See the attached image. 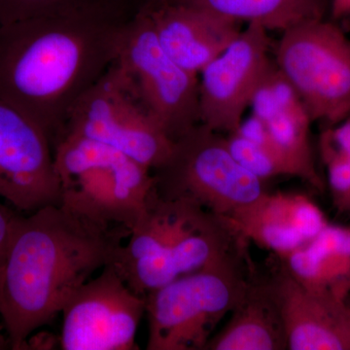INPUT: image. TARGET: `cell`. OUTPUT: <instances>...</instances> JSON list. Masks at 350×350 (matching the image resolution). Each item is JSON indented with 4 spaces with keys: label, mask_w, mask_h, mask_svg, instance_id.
<instances>
[{
    "label": "cell",
    "mask_w": 350,
    "mask_h": 350,
    "mask_svg": "<svg viewBox=\"0 0 350 350\" xmlns=\"http://www.w3.org/2000/svg\"><path fill=\"white\" fill-rule=\"evenodd\" d=\"M319 151L334 208L350 214V114L337 125L324 126Z\"/></svg>",
    "instance_id": "obj_21"
},
{
    "label": "cell",
    "mask_w": 350,
    "mask_h": 350,
    "mask_svg": "<svg viewBox=\"0 0 350 350\" xmlns=\"http://www.w3.org/2000/svg\"><path fill=\"white\" fill-rule=\"evenodd\" d=\"M227 217L246 241L283 256L305 245L329 224L325 213L301 193H262Z\"/></svg>",
    "instance_id": "obj_15"
},
{
    "label": "cell",
    "mask_w": 350,
    "mask_h": 350,
    "mask_svg": "<svg viewBox=\"0 0 350 350\" xmlns=\"http://www.w3.org/2000/svg\"><path fill=\"white\" fill-rule=\"evenodd\" d=\"M250 250L182 276L145 296L148 350H206L255 271Z\"/></svg>",
    "instance_id": "obj_5"
},
{
    "label": "cell",
    "mask_w": 350,
    "mask_h": 350,
    "mask_svg": "<svg viewBox=\"0 0 350 350\" xmlns=\"http://www.w3.org/2000/svg\"><path fill=\"white\" fill-rule=\"evenodd\" d=\"M276 66L312 122L337 125L350 114V39L333 21H308L282 32Z\"/></svg>",
    "instance_id": "obj_7"
},
{
    "label": "cell",
    "mask_w": 350,
    "mask_h": 350,
    "mask_svg": "<svg viewBox=\"0 0 350 350\" xmlns=\"http://www.w3.org/2000/svg\"><path fill=\"white\" fill-rule=\"evenodd\" d=\"M61 204L98 224L131 231L155 186L148 167L101 142L66 133L54 147Z\"/></svg>",
    "instance_id": "obj_4"
},
{
    "label": "cell",
    "mask_w": 350,
    "mask_h": 350,
    "mask_svg": "<svg viewBox=\"0 0 350 350\" xmlns=\"http://www.w3.org/2000/svg\"><path fill=\"white\" fill-rule=\"evenodd\" d=\"M268 31L248 24L199 75L200 124L228 135L237 131L258 87L273 66Z\"/></svg>",
    "instance_id": "obj_11"
},
{
    "label": "cell",
    "mask_w": 350,
    "mask_h": 350,
    "mask_svg": "<svg viewBox=\"0 0 350 350\" xmlns=\"http://www.w3.org/2000/svg\"><path fill=\"white\" fill-rule=\"evenodd\" d=\"M140 11L148 16L167 56L196 75L243 31L239 23L172 0H157Z\"/></svg>",
    "instance_id": "obj_14"
},
{
    "label": "cell",
    "mask_w": 350,
    "mask_h": 350,
    "mask_svg": "<svg viewBox=\"0 0 350 350\" xmlns=\"http://www.w3.org/2000/svg\"><path fill=\"white\" fill-rule=\"evenodd\" d=\"M239 24H259L283 32L308 21L325 19L331 0H172Z\"/></svg>",
    "instance_id": "obj_19"
},
{
    "label": "cell",
    "mask_w": 350,
    "mask_h": 350,
    "mask_svg": "<svg viewBox=\"0 0 350 350\" xmlns=\"http://www.w3.org/2000/svg\"><path fill=\"white\" fill-rule=\"evenodd\" d=\"M269 284L282 313L289 350H350L345 301L306 289L278 265Z\"/></svg>",
    "instance_id": "obj_16"
},
{
    "label": "cell",
    "mask_w": 350,
    "mask_h": 350,
    "mask_svg": "<svg viewBox=\"0 0 350 350\" xmlns=\"http://www.w3.org/2000/svg\"><path fill=\"white\" fill-rule=\"evenodd\" d=\"M10 349V345H9V340L3 334L0 332V350H5Z\"/></svg>",
    "instance_id": "obj_26"
},
{
    "label": "cell",
    "mask_w": 350,
    "mask_h": 350,
    "mask_svg": "<svg viewBox=\"0 0 350 350\" xmlns=\"http://www.w3.org/2000/svg\"><path fill=\"white\" fill-rule=\"evenodd\" d=\"M130 234L62 204L21 214L0 269V317L10 349L24 350L94 273L112 264Z\"/></svg>",
    "instance_id": "obj_2"
},
{
    "label": "cell",
    "mask_w": 350,
    "mask_h": 350,
    "mask_svg": "<svg viewBox=\"0 0 350 350\" xmlns=\"http://www.w3.org/2000/svg\"><path fill=\"white\" fill-rule=\"evenodd\" d=\"M114 63L172 142L200 124L199 75L167 56L144 11L122 29Z\"/></svg>",
    "instance_id": "obj_8"
},
{
    "label": "cell",
    "mask_w": 350,
    "mask_h": 350,
    "mask_svg": "<svg viewBox=\"0 0 350 350\" xmlns=\"http://www.w3.org/2000/svg\"><path fill=\"white\" fill-rule=\"evenodd\" d=\"M330 12L334 21L350 17V0H331Z\"/></svg>",
    "instance_id": "obj_24"
},
{
    "label": "cell",
    "mask_w": 350,
    "mask_h": 350,
    "mask_svg": "<svg viewBox=\"0 0 350 350\" xmlns=\"http://www.w3.org/2000/svg\"><path fill=\"white\" fill-rule=\"evenodd\" d=\"M21 213L0 200V269L5 259L7 250Z\"/></svg>",
    "instance_id": "obj_23"
},
{
    "label": "cell",
    "mask_w": 350,
    "mask_h": 350,
    "mask_svg": "<svg viewBox=\"0 0 350 350\" xmlns=\"http://www.w3.org/2000/svg\"><path fill=\"white\" fill-rule=\"evenodd\" d=\"M113 1L133 16L142 10L144 7L148 6L149 4L157 1V0H113Z\"/></svg>",
    "instance_id": "obj_25"
},
{
    "label": "cell",
    "mask_w": 350,
    "mask_h": 350,
    "mask_svg": "<svg viewBox=\"0 0 350 350\" xmlns=\"http://www.w3.org/2000/svg\"><path fill=\"white\" fill-rule=\"evenodd\" d=\"M107 1L114 2L113 0H0V25L72 12Z\"/></svg>",
    "instance_id": "obj_22"
},
{
    "label": "cell",
    "mask_w": 350,
    "mask_h": 350,
    "mask_svg": "<svg viewBox=\"0 0 350 350\" xmlns=\"http://www.w3.org/2000/svg\"><path fill=\"white\" fill-rule=\"evenodd\" d=\"M250 243L227 216L192 200L163 198L154 186L111 265L133 292L145 297L246 252Z\"/></svg>",
    "instance_id": "obj_3"
},
{
    "label": "cell",
    "mask_w": 350,
    "mask_h": 350,
    "mask_svg": "<svg viewBox=\"0 0 350 350\" xmlns=\"http://www.w3.org/2000/svg\"><path fill=\"white\" fill-rule=\"evenodd\" d=\"M145 297L133 292L111 264L83 284L64 306L63 350H137Z\"/></svg>",
    "instance_id": "obj_10"
},
{
    "label": "cell",
    "mask_w": 350,
    "mask_h": 350,
    "mask_svg": "<svg viewBox=\"0 0 350 350\" xmlns=\"http://www.w3.org/2000/svg\"><path fill=\"white\" fill-rule=\"evenodd\" d=\"M232 156L246 170L262 182L278 176H293L284 158L276 149L266 129L251 115L238 130L225 135Z\"/></svg>",
    "instance_id": "obj_20"
},
{
    "label": "cell",
    "mask_w": 350,
    "mask_h": 350,
    "mask_svg": "<svg viewBox=\"0 0 350 350\" xmlns=\"http://www.w3.org/2000/svg\"><path fill=\"white\" fill-rule=\"evenodd\" d=\"M0 198L24 214L61 204L50 138L33 120L1 98Z\"/></svg>",
    "instance_id": "obj_12"
},
{
    "label": "cell",
    "mask_w": 350,
    "mask_h": 350,
    "mask_svg": "<svg viewBox=\"0 0 350 350\" xmlns=\"http://www.w3.org/2000/svg\"><path fill=\"white\" fill-rule=\"evenodd\" d=\"M345 306L347 308V319H349V345H350V293L347 295L345 299Z\"/></svg>",
    "instance_id": "obj_27"
},
{
    "label": "cell",
    "mask_w": 350,
    "mask_h": 350,
    "mask_svg": "<svg viewBox=\"0 0 350 350\" xmlns=\"http://www.w3.org/2000/svg\"><path fill=\"white\" fill-rule=\"evenodd\" d=\"M133 16L112 1L0 25V98L55 147L73 107L114 63Z\"/></svg>",
    "instance_id": "obj_1"
},
{
    "label": "cell",
    "mask_w": 350,
    "mask_h": 350,
    "mask_svg": "<svg viewBox=\"0 0 350 350\" xmlns=\"http://www.w3.org/2000/svg\"><path fill=\"white\" fill-rule=\"evenodd\" d=\"M66 133L109 145L152 172L165 162L174 145L115 63L76 103Z\"/></svg>",
    "instance_id": "obj_9"
},
{
    "label": "cell",
    "mask_w": 350,
    "mask_h": 350,
    "mask_svg": "<svg viewBox=\"0 0 350 350\" xmlns=\"http://www.w3.org/2000/svg\"><path fill=\"white\" fill-rule=\"evenodd\" d=\"M276 259L306 289L340 301L350 293V227L329 223L305 245Z\"/></svg>",
    "instance_id": "obj_18"
},
{
    "label": "cell",
    "mask_w": 350,
    "mask_h": 350,
    "mask_svg": "<svg viewBox=\"0 0 350 350\" xmlns=\"http://www.w3.org/2000/svg\"><path fill=\"white\" fill-rule=\"evenodd\" d=\"M227 324L206 350H286V333L269 278L251 275L247 287Z\"/></svg>",
    "instance_id": "obj_17"
},
{
    "label": "cell",
    "mask_w": 350,
    "mask_h": 350,
    "mask_svg": "<svg viewBox=\"0 0 350 350\" xmlns=\"http://www.w3.org/2000/svg\"><path fill=\"white\" fill-rule=\"evenodd\" d=\"M251 115L261 122L294 177L324 192L325 181L315 162L312 120L300 96L273 63L251 100Z\"/></svg>",
    "instance_id": "obj_13"
},
{
    "label": "cell",
    "mask_w": 350,
    "mask_h": 350,
    "mask_svg": "<svg viewBox=\"0 0 350 350\" xmlns=\"http://www.w3.org/2000/svg\"><path fill=\"white\" fill-rule=\"evenodd\" d=\"M157 192L167 199L192 200L227 216L266 192L264 183L232 156L225 135L198 124L178 139L153 172Z\"/></svg>",
    "instance_id": "obj_6"
}]
</instances>
